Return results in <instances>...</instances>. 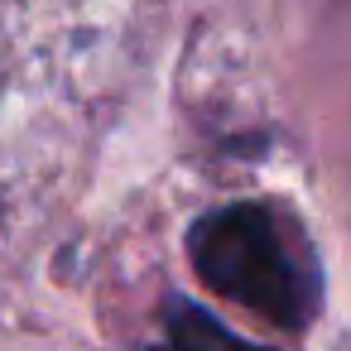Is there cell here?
<instances>
[{
  "mask_svg": "<svg viewBox=\"0 0 351 351\" xmlns=\"http://www.w3.org/2000/svg\"><path fill=\"white\" fill-rule=\"evenodd\" d=\"M188 260L212 293H226L274 327H308L322 303L313 260L293 255L265 202H236L197 217L188 231Z\"/></svg>",
  "mask_w": 351,
  "mask_h": 351,
  "instance_id": "obj_1",
  "label": "cell"
},
{
  "mask_svg": "<svg viewBox=\"0 0 351 351\" xmlns=\"http://www.w3.org/2000/svg\"><path fill=\"white\" fill-rule=\"evenodd\" d=\"M164 317H169V346H154V351H274V346H255L236 337L226 322H217L207 308L188 298H169Z\"/></svg>",
  "mask_w": 351,
  "mask_h": 351,
  "instance_id": "obj_2",
  "label": "cell"
}]
</instances>
